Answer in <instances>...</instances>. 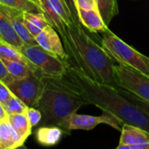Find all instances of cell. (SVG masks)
I'll return each instance as SVG.
<instances>
[{"label": "cell", "instance_id": "6da1fadb", "mask_svg": "<svg viewBox=\"0 0 149 149\" xmlns=\"http://www.w3.org/2000/svg\"><path fill=\"white\" fill-rule=\"evenodd\" d=\"M65 75L86 105L95 106L122 124L134 125L149 132L148 115L121 95L118 87L93 79L68 63Z\"/></svg>", "mask_w": 149, "mask_h": 149}, {"label": "cell", "instance_id": "7a4b0ae2", "mask_svg": "<svg viewBox=\"0 0 149 149\" xmlns=\"http://www.w3.org/2000/svg\"><path fill=\"white\" fill-rule=\"evenodd\" d=\"M67 55L66 62L97 81L116 86L114 61L105 49L84 30L80 23H71L58 33Z\"/></svg>", "mask_w": 149, "mask_h": 149}, {"label": "cell", "instance_id": "3957f363", "mask_svg": "<svg viewBox=\"0 0 149 149\" xmlns=\"http://www.w3.org/2000/svg\"><path fill=\"white\" fill-rule=\"evenodd\" d=\"M41 78L44 88L34 107L41 112L44 126H58L66 116L86 105L65 73L57 76L42 73Z\"/></svg>", "mask_w": 149, "mask_h": 149}, {"label": "cell", "instance_id": "277c9868", "mask_svg": "<svg viewBox=\"0 0 149 149\" xmlns=\"http://www.w3.org/2000/svg\"><path fill=\"white\" fill-rule=\"evenodd\" d=\"M102 47L113 61L129 66L149 76V57L141 53L124 42L112 31H102Z\"/></svg>", "mask_w": 149, "mask_h": 149}, {"label": "cell", "instance_id": "5b68a950", "mask_svg": "<svg viewBox=\"0 0 149 149\" xmlns=\"http://www.w3.org/2000/svg\"><path fill=\"white\" fill-rule=\"evenodd\" d=\"M43 74L62 75L67 68V62L48 52L40 45H25L18 50Z\"/></svg>", "mask_w": 149, "mask_h": 149}, {"label": "cell", "instance_id": "8992f818", "mask_svg": "<svg viewBox=\"0 0 149 149\" xmlns=\"http://www.w3.org/2000/svg\"><path fill=\"white\" fill-rule=\"evenodd\" d=\"M117 87L130 92L149 102V76L123 65H114Z\"/></svg>", "mask_w": 149, "mask_h": 149}, {"label": "cell", "instance_id": "52a82bcc", "mask_svg": "<svg viewBox=\"0 0 149 149\" xmlns=\"http://www.w3.org/2000/svg\"><path fill=\"white\" fill-rule=\"evenodd\" d=\"M106 124L119 132H121L122 123L113 115L107 113H104L100 116H92L87 114H78L72 113L66 116L58 126L63 130H93L98 125Z\"/></svg>", "mask_w": 149, "mask_h": 149}, {"label": "cell", "instance_id": "ba28073f", "mask_svg": "<svg viewBox=\"0 0 149 149\" xmlns=\"http://www.w3.org/2000/svg\"><path fill=\"white\" fill-rule=\"evenodd\" d=\"M7 86L28 107H34L43 92L44 83L41 75L32 73L24 78L14 79Z\"/></svg>", "mask_w": 149, "mask_h": 149}, {"label": "cell", "instance_id": "9c48e42d", "mask_svg": "<svg viewBox=\"0 0 149 149\" xmlns=\"http://www.w3.org/2000/svg\"><path fill=\"white\" fill-rule=\"evenodd\" d=\"M39 3L49 24L58 33L73 22L64 0H40Z\"/></svg>", "mask_w": 149, "mask_h": 149}, {"label": "cell", "instance_id": "30bf717a", "mask_svg": "<svg viewBox=\"0 0 149 149\" xmlns=\"http://www.w3.org/2000/svg\"><path fill=\"white\" fill-rule=\"evenodd\" d=\"M36 40L38 45L43 49L66 61L67 55L65 51L63 42L58 36V32L52 25H47L36 37Z\"/></svg>", "mask_w": 149, "mask_h": 149}, {"label": "cell", "instance_id": "8fae6325", "mask_svg": "<svg viewBox=\"0 0 149 149\" xmlns=\"http://www.w3.org/2000/svg\"><path fill=\"white\" fill-rule=\"evenodd\" d=\"M0 10L9 19L11 25L13 26L16 33L22 39L25 45H38L35 37H33L24 24V11L13 9L3 4H0Z\"/></svg>", "mask_w": 149, "mask_h": 149}, {"label": "cell", "instance_id": "7c38bea8", "mask_svg": "<svg viewBox=\"0 0 149 149\" xmlns=\"http://www.w3.org/2000/svg\"><path fill=\"white\" fill-rule=\"evenodd\" d=\"M121 135L117 149H124L127 146L136 145L149 141V132L134 125L123 124Z\"/></svg>", "mask_w": 149, "mask_h": 149}, {"label": "cell", "instance_id": "4fadbf2b", "mask_svg": "<svg viewBox=\"0 0 149 149\" xmlns=\"http://www.w3.org/2000/svg\"><path fill=\"white\" fill-rule=\"evenodd\" d=\"M80 24L91 32H102L108 29L97 9H77Z\"/></svg>", "mask_w": 149, "mask_h": 149}, {"label": "cell", "instance_id": "5bb4252c", "mask_svg": "<svg viewBox=\"0 0 149 149\" xmlns=\"http://www.w3.org/2000/svg\"><path fill=\"white\" fill-rule=\"evenodd\" d=\"M1 149H14L24 145V141L10 126L8 118L0 120Z\"/></svg>", "mask_w": 149, "mask_h": 149}, {"label": "cell", "instance_id": "9a60e30c", "mask_svg": "<svg viewBox=\"0 0 149 149\" xmlns=\"http://www.w3.org/2000/svg\"><path fill=\"white\" fill-rule=\"evenodd\" d=\"M64 134V130L58 126H43L36 132L38 142L43 146L51 147L58 144Z\"/></svg>", "mask_w": 149, "mask_h": 149}, {"label": "cell", "instance_id": "2e32d148", "mask_svg": "<svg viewBox=\"0 0 149 149\" xmlns=\"http://www.w3.org/2000/svg\"><path fill=\"white\" fill-rule=\"evenodd\" d=\"M0 38L3 42L14 46L17 50H19L24 45V42L16 33L9 19L3 14L1 10H0Z\"/></svg>", "mask_w": 149, "mask_h": 149}, {"label": "cell", "instance_id": "e0dca14e", "mask_svg": "<svg viewBox=\"0 0 149 149\" xmlns=\"http://www.w3.org/2000/svg\"><path fill=\"white\" fill-rule=\"evenodd\" d=\"M24 24L35 38L47 25H49L44 13L32 12H24Z\"/></svg>", "mask_w": 149, "mask_h": 149}, {"label": "cell", "instance_id": "ac0fdd59", "mask_svg": "<svg viewBox=\"0 0 149 149\" xmlns=\"http://www.w3.org/2000/svg\"><path fill=\"white\" fill-rule=\"evenodd\" d=\"M8 120L20 137V139L24 142L26 139L30 136L31 133L32 127L31 126L27 116L25 113H15V114H9L7 115Z\"/></svg>", "mask_w": 149, "mask_h": 149}, {"label": "cell", "instance_id": "d6986e66", "mask_svg": "<svg viewBox=\"0 0 149 149\" xmlns=\"http://www.w3.org/2000/svg\"><path fill=\"white\" fill-rule=\"evenodd\" d=\"M0 4L17 9L24 12L44 13L40 3L34 0H0Z\"/></svg>", "mask_w": 149, "mask_h": 149}, {"label": "cell", "instance_id": "ffe728a7", "mask_svg": "<svg viewBox=\"0 0 149 149\" xmlns=\"http://www.w3.org/2000/svg\"><path fill=\"white\" fill-rule=\"evenodd\" d=\"M99 10L105 24L108 26L112 19L119 13L117 0H95Z\"/></svg>", "mask_w": 149, "mask_h": 149}, {"label": "cell", "instance_id": "44dd1931", "mask_svg": "<svg viewBox=\"0 0 149 149\" xmlns=\"http://www.w3.org/2000/svg\"><path fill=\"white\" fill-rule=\"evenodd\" d=\"M4 66L6 67L10 75L14 79H20L27 77L33 72L32 69L24 62L16 60H8L5 58H1Z\"/></svg>", "mask_w": 149, "mask_h": 149}, {"label": "cell", "instance_id": "7402d4cb", "mask_svg": "<svg viewBox=\"0 0 149 149\" xmlns=\"http://www.w3.org/2000/svg\"><path fill=\"white\" fill-rule=\"evenodd\" d=\"M2 105L7 115L15 113H25L28 108V107L13 93Z\"/></svg>", "mask_w": 149, "mask_h": 149}, {"label": "cell", "instance_id": "603a6c76", "mask_svg": "<svg viewBox=\"0 0 149 149\" xmlns=\"http://www.w3.org/2000/svg\"><path fill=\"white\" fill-rule=\"evenodd\" d=\"M120 93H121V95H123L126 99H127L130 102H132L134 106H136L138 108H140L141 110H142L143 112H145L149 116V102L139 98L138 96H136L135 94L127 92L122 88L118 87Z\"/></svg>", "mask_w": 149, "mask_h": 149}, {"label": "cell", "instance_id": "cb8c5ba5", "mask_svg": "<svg viewBox=\"0 0 149 149\" xmlns=\"http://www.w3.org/2000/svg\"><path fill=\"white\" fill-rule=\"evenodd\" d=\"M25 114H26L27 119H28V120H29V122H30L31 127L36 126L42 120V113H41V112L38 109L35 108V107H28Z\"/></svg>", "mask_w": 149, "mask_h": 149}, {"label": "cell", "instance_id": "d4e9b609", "mask_svg": "<svg viewBox=\"0 0 149 149\" xmlns=\"http://www.w3.org/2000/svg\"><path fill=\"white\" fill-rule=\"evenodd\" d=\"M77 9L83 10H93L97 9L95 0H74Z\"/></svg>", "mask_w": 149, "mask_h": 149}, {"label": "cell", "instance_id": "484cf974", "mask_svg": "<svg viewBox=\"0 0 149 149\" xmlns=\"http://www.w3.org/2000/svg\"><path fill=\"white\" fill-rule=\"evenodd\" d=\"M65 3L66 4L69 11H70V14L72 16V18L73 20L74 23H80L79 22V16H78V10H77V8H76V5H75V3H74V0H64Z\"/></svg>", "mask_w": 149, "mask_h": 149}, {"label": "cell", "instance_id": "4316f807", "mask_svg": "<svg viewBox=\"0 0 149 149\" xmlns=\"http://www.w3.org/2000/svg\"><path fill=\"white\" fill-rule=\"evenodd\" d=\"M14 79V78H12L10 73L8 72L6 67L4 66L1 58H0V80H2L3 83H5L6 85H8L9 83H10L12 80Z\"/></svg>", "mask_w": 149, "mask_h": 149}, {"label": "cell", "instance_id": "83f0119b", "mask_svg": "<svg viewBox=\"0 0 149 149\" xmlns=\"http://www.w3.org/2000/svg\"><path fill=\"white\" fill-rule=\"evenodd\" d=\"M12 94V93L10 91L9 87L5 83H3L2 80H0V102L3 104L6 101V100Z\"/></svg>", "mask_w": 149, "mask_h": 149}, {"label": "cell", "instance_id": "f1b7e54d", "mask_svg": "<svg viewBox=\"0 0 149 149\" xmlns=\"http://www.w3.org/2000/svg\"><path fill=\"white\" fill-rule=\"evenodd\" d=\"M6 117H7V113H5V111H4V109H3V107L2 103L0 102V120H1V119H4V118H6Z\"/></svg>", "mask_w": 149, "mask_h": 149}, {"label": "cell", "instance_id": "f546056e", "mask_svg": "<svg viewBox=\"0 0 149 149\" xmlns=\"http://www.w3.org/2000/svg\"><path fill=\"white\" fill-rule=\"evenodd\" d=\"M0 149H1V142H0Z\"/></svg>", "mask_w": 149, "mask_h": 149}, {"label": "cell", "instance_id": "4dcf8cb0", "mask_svg": "<svg viewBox=\"0 0 149 149\" xmlns=\"http://www.w3.org/2000/svg\"><path fill=\"white\" fill-rule=\"evenodd\" d=\"M0 42H2V40H1V39H0Z\"/></svg>", "mask_w": 149, "mask_h": 149}, {"label": "cell", "instance_id": "1f68e13d", "mask_svg": "<svg viewBox=\"0 0 149 149\" xmlns=\"http://www.w3.org/2000/svg\"><path fill=\"white\" fill-rule=\"evenodd\" d=\"M37 1H38V2H39V1H40V0H37Z\"/></svg>", "mask_w": 149, "mask_h": 149}, {"label": "cell", "instance_id": "d6a6232c", "mask_svg": "<svg viewBox=\"0 0 149 149\" xmlns=\"http://www.w3.org/2000/svg\"><path fill=\"white\" fill-rule=\"evenodd\" d=\"M34 1H37V0H34ZM37 2H38V1H37Z\"/></svg>", "mask_w": 149, "mask_h": 149}, {"label": "cell", "instance_id": "836d02e7", "mask_svg": "<svg viewBox=\"0 0 149 149\" xmlns=\"http://www.w3.org/2000/svg\"><path fill=\"white\" fill-rule=\"evenodd\" d=\"M0 39H1V38H0ZM1 40H2V39H1Z\"/></svg>", "mask_w": 149, "mask_h": 149}]
</instances>
